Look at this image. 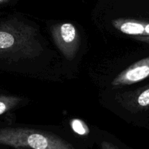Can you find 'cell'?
Masks as SVG:
<instances>
[{
	"label": "cell",
	"mask_w": 149,
	"mask_h": 149,
	"mask_svg": "<svg viewBox=\"0 0 149 149\" xmlns=\"http://www.w3.org/2000/svg\"><path fill=\"white\" fill-rule=\"evenodd\" d=\"M42 52L36 28L17 17L0 21V60L15 62L36 58Z\"/></svg>",
	"instance_id": "1"
},
{
	"label": "cell",
	"mask_w": 149,
	"mask_h": 149,
	"mask_svg": "<svg viewBox=\"0 0 149 149\" xmlns=\"http://www.w3.org/2000/svg\"><path fill=\"white\" fill-rule=\"evenodd\" d=\"M112 25L118 31L130 36H148L149 22L128 18H118L112 20Z\"/></svg>",
	"instance_id": "6"
},
{
	"label": "cell",
	"mask_w": 149,
	"mask_h": 149,
	"mask_svg": "<svg viewBox=\"0 0 149 149\" xmlns=\"http://www.w3.org/2000/svg\"><path fill=\"white\" fill-rule=\"evenodd\" d=\"M52 39L57 47L67 60L75 58L79 47V33L71 23H57L51 28Z\"/></svg>",
	"instance_id": "3"
},
{
	"label": "cell",
	"mask_w": 149,
	"mask_h": 149,
	"mask_svg": "<svg viewBox=\"0 0 149 149\" xmlns=\"http://www.w3.org/2000/svg\"><path fill=\"white\" fill-rule=\"evenodd\" d=\"M132 38H134V39H136V40L149 43V35H148V36H135Z\"/></svg>",
	"instance_id": "10"
},
{
	"label": "cell",
	"mask_w": 149,
	"mask_h": 149,
	"mask_svg": "<svg viewBox=\"0 0 149 149\" xmlns=\"http://www.w3.org/2000/svg\"><path fill=\"white\" fill-rule=\"evenodd\" d=\"M149 77V57L134 63L119 73L112 81L113 87L130 85Z\"/></svg>",
	"instance_id": "5"
},
{
	"label": "cell",
	"mask_w": 149,
	"mask_h": 149,
	"mask_svg": "<svg viewBox=\"0 0 149 149\" xmlns=\"http://www.w3.org/2000/svg\"><path fill=\"white\" fill-rule=\"evenodd\" d=\"M22 101L18 96L0 95V116L15 108Z\"/></svg>",
	"instance_id": "7"
},
{
	"label": "cell",
	"mask_w": 149,
	"mask_h": 149,
	"mask_svg": "<svg viewBox=\"0 0 149 149\" xmlns=\"http://www.w3.org/2000/svg\"><path fill=\"white\" fill-rule=\"evenodd\" d=\"M101 149H119L117 146L108 141H103L101 143Z\"/></svg>",
	"instance_id": "9"
},
{
	"label": "cell",
	"mask_w": 149,
	"mask_h": 149,
	"mask_svg": "<svg viewBox=\"0 0 149 149\" xmlns=\"http://www.w3.org/2000/svg\"><path fill=\"white\" fill-rule=\"evenodd\" d=\"M0 145L17 149H75L55 134L24 127L0 128Z\"/></svg>",
	"instance_id": "2"
},
{
	"label": "cell",
	"mask_w": 149,
	"mask_h": 149,
	"mask_svg": "<svg viewBox=\"0 0 149 149\" xmlns=\"http://www.w3.org/2000/svg\"><path fill=\"white\" fill-rule=\"evenodd\" d=\"M10 0H0V4H5V3H7L8 1H10Z\"/></svg>",
	"instance_id": "11"
},
{
	"label": "cell",
	"mask_w": 149,
	"mask_h": 149,
	"mask_svg": "<svg viewBox=\"0 0 149 149\" xmlns=\"http://www.w3.org/2000/svg\"><path fill=\"white\" fill-rule=\"evenodd\" d=\"M118 103L131 113H138L149 110V84L132 91L118 94Z\"/></svg>",
	"instance_id": "4"
},
{
	"label": "cell",
	"mask_w": 149,
	"mask_h": 149,
	"mask_svg": "<svg viewBox=\"0 0 149 149\" xmlns=\"http://www.w3.org/2000/svg\"><path fill=\"white\" fill-rule=\"evenodd\" d=\"M82 122L79 120H74L72 123V127L77 133L79 135H86L87 133V128L85 125H81Z\"/></svg>",
	"instance_id": "8"
}]
</instances>
